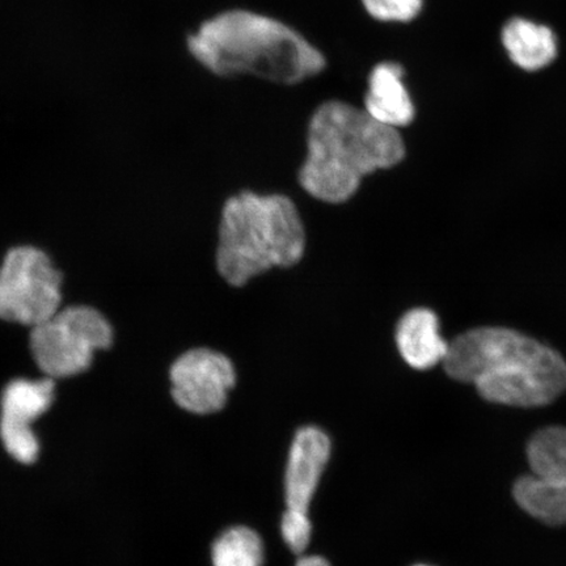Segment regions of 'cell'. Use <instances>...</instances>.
<instances>
[{"mask_svg": "<svg viewBox=\"0 0 566 566\" xmlns=\"http://www.w3.org/2000/svg\"><path fill=\"white\" fill-rule=\"evenodd\" d=\"M443 369L476 387L493 405L537 408L566 392V360L539 339L504 327L464 332L449 346Z\"/></svg>", "mask_w": 566, "mask_h": 566, "instance_id": "6da1fadb", "label": "cell"}, {"mask_svg": "<svg viewBox=\"0 0 566 566\" xmlns=\"http://www.w3.org/2000/svg\"><path fill=\"white\" fill-rule=\"evenodd\" d=\"M308 153L300 182L310 196L343 203L356 195L364 177L405 159L398 129L374 119L366 111L339 102L318 108L310 123Z\"/></svg>", "mask_w": 566, "mask_h": 566, "instance_id": "7a4b0ae2", "label": "cell"}, {"mask_svg": "<svg viewBox=\"0 0 566 566\" xmlns=\"http://www.w3.org/2000/svg\"><path fill=\"white\" fill-rule=\"evenodd\" d=\"M190 53L217 75L251 74L294 84L324 69L321 52L280 21L247 11L222 13L188 40Z\"/></svg>", "mask_w": 566, "mask_h": 566, "instance_id": "3957f363", "label": "cell"}, {"mask_svg": "<svg viewBox=\"0 0 566 566\" xmlns=\"http://www.w3.org/2000/svg\"><path fill=\"white\" fill-rule=\"evenodd\" d=\"M306 232L289 197L243 192L224 203L217 250L218 272L232 286L272 268L298 264Z\"/></svg>", "mask_w": 566, "mask_h": 566, "instance_id": "277c9868", "label": "cell"}, {"mask_svg": "<svg viewBox=\"0 0 566 566\" xmlns=\"http://www.w3.org/2000/svg\"><path fill=\"white\" fill-rule=\"evenodd\" d=\"M112 342L111 324L98 311L74 306L32 328L31 350L46 378H69L88 370L95 353Z\"/></svg>", "mask_w": 566, "mask_h": 566, "instance_id": "5b68a950", "label": "cell"}, {"mask_svg": "<svg viewBox=\"0 0 566 566\" xmlns=\"http://www.w3.org/2000/svg\"><path fill=\"white\" fill-rule=\"evenodd\" d=\"M62 275L48 254L13 248L0 268V318L35 327L61 310Z\"/></svg>", "mask_w": 566, "mask_h": 566, "instance_id": "8992f818", "label": "cell"}, {"mask_svg": "<svg viewBox=\"0 0 566 566\" xmlns=\"http://www.w3.org/2000/svg\"><path fill=\"white\" fill-rule=\"evenodd\" d=\"M237 373L231 360L210 349H193L176 360L171 369L176 405L195 415L219 412L226 406Z\"/></svg>", "mask_w": 566, "mask_h": 566, "instance_id": "52a82bcc", "label": "cell"}, {"mask_svg": "<svg viewBox=\"0 0 566 566\" xmlns=\"http://www.w3.org/2000/svg\"><path fill=\"white\" fill-rule=\"evenodd\" d=\"M54 388L53 379L46 378L12 380L4 389L0 437L9 454L20 463L38 460L40 443L31 424L53 405Z\"/></svg>", "mask_w": 566, "mask_h": 566, "instance_id": "ba28073f", "label": "cell"}, {"mask_svg": "<svg viewBox=\"0 0 566 566\" xmlns=\"http://www.w3.org/2000/svg\"><path fill=\"white\" fill-rule=\"evenodd\" d=\"M329 457L331 441L323 430L307 427L295 434L285 478L287 507L308 512Z\"/></svg>", "mask_w": 566, "mask_h": 566, "instance_id": "9c48e42d", "label": "cell"}, {"mask_svg": "<svg viewBox=\"0 0 566 566\" xmlns=\"http://www.w3.org/2000/svg\"><path fill=\"white\" fill-rule=\"evenodd\" d=\"M396 345L402 359L415 370L433 369L443 364L450 344L440 332V321L434 311L413 308L399 321L395 334Z\"/></svg>", "mask_w": 566, "mask_h": 566, "instance_id": "30bf717a", "label": "cell"}, {"mask_svg": "<svg viewBox=\"0 0 566 566\" xmlns=\"http://www.w3.org/2000/svg\"><path fill=\"white\" fill-rule=\"evenodd\" d=\"M402 75L405 70L396 63H381L375 67L365 101V111L374 119L395 129L409 125L415 118V106Z\"/></svg>", "mask_w": 566, "mask_h": 566, "instance_id": "8fae6325", "label": "cell"}, {"mask_svg": "<svg viewBox=\"0 0 566 566\" xmlns=\"http://www.w3.org/2000/svg\"><path fill=\"white\" fill-rule=\"evenodd\" d=\"M502 41L515 65L528 71L546 67L557 52L556 39L549 28L525 19L509 21Z\"/></svg>", "mask_w": 566, "mask_h": 566, "instance_id": "7c38bea8", "label": "cell"}, {"mask_svg": "<svg viewBox=\"0 0 566 566\" xmlns=\"http://www.w3.org/2000/svg\"><path fill=\"white\" fill-rule=\"evenodd\" d=\"M513 495L523 512L544 525H566L565 483L528 473L515 481Z\"/></svg>", "mask_w": 566, "mask_h": 566, "instance_id": "4fadbf2b", "label": "cell"}, {"mask_svg": "<svg viewBox=\"0 0 566 566\" xmlns=\"http://www.w3.org/2000/svg\"><path fill=\"white\" fill-rule=\"evenodd\" d=\"M530 473L566 484V427L544 428L527 444Z\"/></svg>", "mask_w": 566, "mask_h": 566, "instance_id": "5bb4252c", "label": "cell"}, {"mask_svg": "<svg viewBox=\"0 0 566 566\" xmlns=\"http://www.w3.org/2000/svg\"><path fill=\"white\" fill-rule=\"evenodd\" d=\"M263 560V543L248 527L238 526L226 531L212 547L214 566H261Z\"/></svg>", "mask_w": 566, "mask_h": 566, "instance_id": "9a60e30c", "label": "cell"}, {"mask_svg": "<svg viewBox=\"0 0 566 566\" xmlns=\"http://www.w3.org/2000/svg\"><path fill=\"white\" fill-rule=\"evenodd\" d=\"M281 531L289 548L295 554H302L308 547L313 533L307 512L287 507V512L283 514Z\"/></svg>", "mask_w": 566, "mask_h": 566, "instance_id": "2e32d148", "label": "cell"}, {"mask_svg": "<svg viewBox=\"0 0 566 566\" xmlns=\"http://www.w3.org/2000/svg\"><path fill=\"white\" fill-rule=\"evenodd\" d=\"M367 12L381 21H410L419 15L422 0H363Z\"/></svg>", "mask_w": 566, "mask_h": 566, "instance_id": "e0dca14e", "label": "cell"}, {"mask_svg": "<svg viewBox=\"0 0 566 566\" xmlns=\"http://www.w3.org/2000/svg\"><path fill=\"white\" fill-rule=\"evenodd\" d=\"M296 566H331L325 558L321 556H306L302 557Z\"/></svg>", "mask_w": 566, "mask_h": 566, "instance_id": "ac0fdd59", "label": "cell"}, {"mask_svg": "<svg viewBox=\"0 0 566 566\" xmlns=\"http://www.w3.org/2000/svg\"><path fill=\"white\" fill-rule=\"evenodd\" d=\"M416 566H427V565H416Z\"/></svg>", "mask_w": 566, "mask_h": 566, "instance_id": "d6986e66", "label": "cell"}]
</instances>
